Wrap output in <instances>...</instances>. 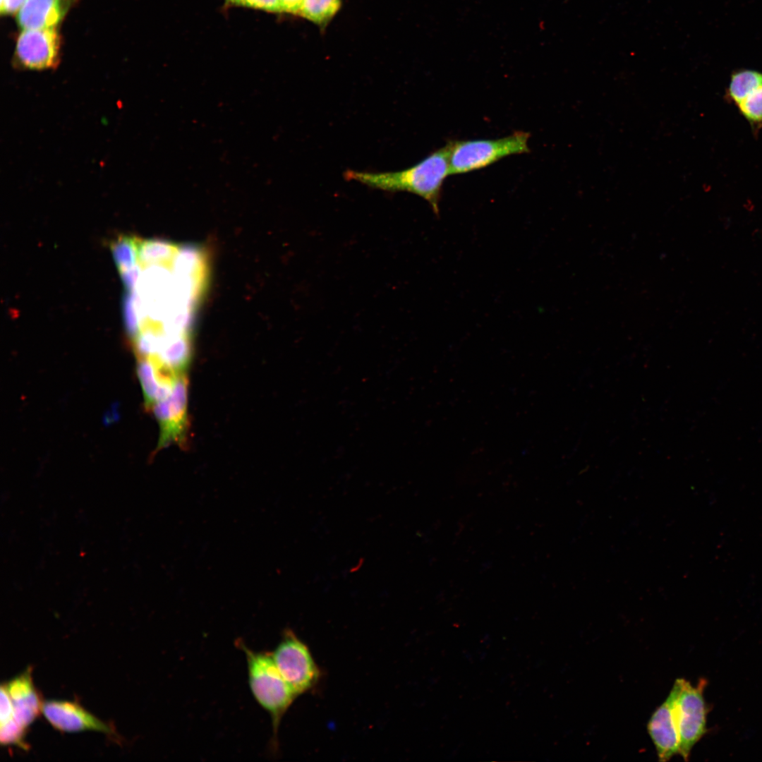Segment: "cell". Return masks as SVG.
Returning <instances> with one entry per match:
<instances>
[{
  "label": "cell",
  "instance_id": "obj_1",
  "mask_svg": "<svg viewBox=\"0 0 762 762\" xmlns=\"http://www.w3.org/2000/svg\"><path fill=\"white\" fill-rule=\"evenodd\" d=\"M209 277L205 266L180 253L138 259L123 282L130 337L158 346L191 340Z\"/></svg>",
  "mask_w": 762,
  "mask_h": 762
},
{
  "label": "cell",
  "instance_id": "obj_2",
  "mask_svg": "<svg viewBox=\"0 0 762 762\" xmlns=\"http://www.w3.org/2000/svg\"><path fill=\"white\" fill-rule=\"evenodd\" d=\"M449 155L450 141L404 170L377 173L347 170L344 178L385 191L414 193L427 200L438 215L443 183L449 175Z\"/></svg>",
  "mask_w": 762,
  "mask_h": 762
},
{
  "label": "cell",
  "instance_id": "obj_3",
  "mask_svg": "<svg viewBox=\"0 0 762 762\" xmlns=\"http://www.w3.org/2000/svg\"><path fill=\"white\" fill-rule=\"evenodd\" d=\"M235 643L245 654L251 693L271 718L272 746L276 747L282 718L296 696L279 672L270 652L253 651L240 639Z\"/></svg>",
  "mask_w": 762,
  "mask_h": 762
},
{
  "label": "cell",
  "instance_id": "obj_4",
  "mask_svg": "<svg viewBox=\"0 0 762 762\" xmlns=\"http://www.w3.org/2000/svg\"><path fill=\"white\" fill-rule=\"evenodd\" d=\"M530 133L515 131L497 139L451 140L449 175L481 169L512 155L528 153Z\"/></svg>",
  "mask_w": 762,
  "mask_h": 762
},
{
  "label": "cell",
  "instance_id": "obj_5",
  "mask_svg": "<svg viewBox=\"0 0 762 762\" xmlns=\"http://www.w3.org/2000/svg\"><path fill=\"white\" fill-rule=\"evenodd\" d=\"M678 694L675 713L679 734V755L689 760L694 745L708 732L707 715L710 710L703 696L707 680L701 678L696 686L683 678L676 679Z\"/></svg>",
  "mask_w": 762,
  "mask_h": 762
},
{
  "label": "cell",
  "instance_id": "obj_6",
  "mask_svg": "<svg viewBox=\"0 0 762 762\" xmlns=\"http://www.w3.org/2000/svg\"><path fill=\"white\" fill-rule=\"evenodd\" d=\"M271 653L282 677L298 696L313 687L320 678V670L307 646L290 629Z\"/></svg>",
  "mask_w": 762,
  "mask_h": 762
},
{
  "label": "cell",
  "instance_id": "obj_7",
  "mask_svg": "<svg viewBox=\"0 0 762 762\" xmlns=\"http://www.w3.org/2000/svg\"><path fill=\"white\" fill-rule=\"evenodd\" d=\"M60 49L56 27L23 30L18 37L14 63L28 70L54 68L60 61Z\"/></svg>",
  "mask_w": 762,
  "mask_h": 762
},
{
  "label": "cell",
  "instance_id": "obj_8",
  "mask_svg": "<svg viewBox=\"0 0 762 762\" xmlns=\"http://www.w3.org/2000/svg\"><path fill=\"white\" fill-rule=\"evenodd\" d=\"M678 689L675 680L668 696L653 713L647 723L648 733L660 762H667L679 754V734L675 707Z\"/></svg>",
  "mask_w": 762,
  "mask_h": 762
},
{
  "label": "cell",
  "instance_id": "obj_9",
  "mask_svg": "<svg viewBox=\"0 0 762 762\" xmlns=\"http://www.w3.org/2000/svg\"><path fill=\"white\" fill-rule=\"evenodd\" d=\"M42 713L53 727L61 732L96 731L107 734H115L111 727L74 702H43Z\"/></svg>",
  "mask_w": 762,
  "mask_h": 762
},
{
  "label": "cell",
  "instance_id": "obj_10",
  "mask_svg": "<svg viewBox=\"0 0 762 762\" xmlns=\"http://www.w3.org/2000/svg\"><path fill=\"white\" fill-rule=\"evenodd\" d=\"M4 684L12 701L14 718L27 729L42 713L43 705L32 681L31 668Z\"/></svg>",
  "mask_w": 762,
  "mask_h": 762
},
{
  "label": "cell",
  "instance_id": "obj_11",
  "mask_svg": "<svg viewBox=\"0 0 762 762\" xmlns=\"http://www.w3.org/2000/svg\"><path fill=\"white\" fill-rule=\"evenodd\" d=\"M78 0H27L17 22L23 30L56 27Z\"/></svg>",
  "mask_w": 762,
  "mask_h": 762
},
{
  "label": "cell",
  "instance_id": "obj_12",
  "mask_svg": "<svg viewBox=\"0 0 762 762\" xmlns=\"http://www.w3.org/2000/svg\"><path fill=\"white\" fill-rule=\"evenodd\" d=\"M762 85V72L751 69H738L730 75L725 90V100L735 107L750 92Z\"/></svg>",
  "mask_w": 762,
  "mask_h": 762
},
{
  "label": "cell",
  "instance_id": "obj_13",
  "mask_svg": "<svg viewBox=\"0 0 762 762\" xmlns=\"http://www.w3.org/2000/svg\"><path fill=\"white\" fill-rule=\"evenodd\" d=\"M341 7V0H303L298 16L319 25L328 23Z\"/></svg>",
  "mask_w": 762,
  "mask_h": 762
},
{
  "label": "cell",
  "instance_id": "obj_14",
  "mask_svg": "<svg viewBox=\"0 0 762 762\" xmlns=\"http://www.w3.org/2000/svg\"><path fill=\"white\" fill-rule=\"evenodd\" d=\"M736 107L751 126L754 135L762 130V85L750 92Z\"/></svg>",
  "mask_w": 762,
  "mask_h": 762
},
{
  "label": "cell",
  "instance_id": "obj_15",
  "mask_svg": "<svg viewBox=\"0 0 762 762\" xmlns=\"http://www.w3.org/2000/svg\"><path fill=\"white\" fill-rule=\"evenodd\" d=\"M26 728L20 725L15 718L1 722L0 742L2 746H16L24 750L28 749L25 741Z\"/></svg>",
  "mask_w": 762,
  "mask_h": 762
},
{
  "label": "cell",
  "instance_id": "obj_16",
  "mask_svg": "<svg viewBox=\"0 0 762 762\" xmlns=\"http://www.w3.org/2000/svg\"><path fill=\"white\" fill-rule=\"evenodd\" d=\"M226 6H241L268 13H282L279 0H224Z\"/></svg>",
  "mask_w": 762,
  "mask_h": 762
},
{
  "label": "cell",
  "instance_id": "obj_17",
  "mask_svg": "<svg viewBox=\"0 0 762 762\" xmlns=\"http://www.w3.org/2000/svg\"><path fill=\"white\" fill-rule=\"evenodd\" d=\"M27 0H1V14H13L18 12Z\"/></svg>",
  "mask_w": 762,
  "mask_h": 762
},
{
  "label": "cell",
  "instance_id": "obj_18",
  "mask_svg": "<svg viewBox=\"0 0 762 762\" xmlns=\"http://www.w3.org/2000/svg\"><path fill=\"white\" fill-rule=\"evenodd\" d=\"M303 0H279L282 12L298 16Z\"/></svg>",
  "mask_w": 762,
  "mask_h": 762
}]
</instances>
